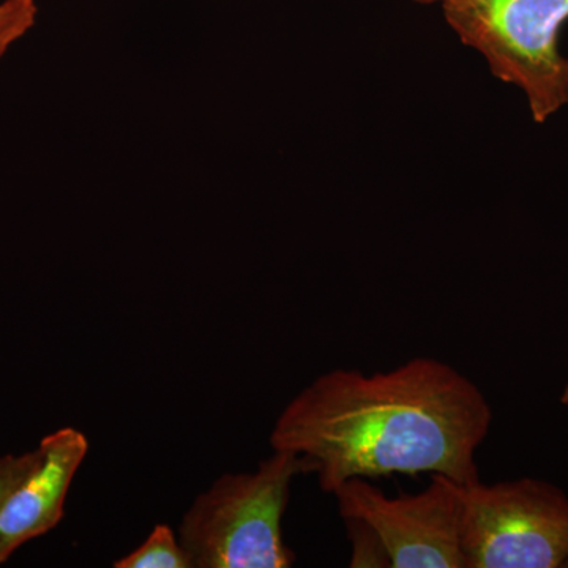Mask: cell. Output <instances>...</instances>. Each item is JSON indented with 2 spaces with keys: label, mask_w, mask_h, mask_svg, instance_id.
<instances>
[{
  "label": "cell",
  "mask_w": 568,
  "mask_h": 568,
  "mask_svg": "<svg viewBox=\"0 0 568 568\" xmlns=\"http://www.w3.org/2000/svg\"><path fill=\"white\" fill-rule=\"evenodd\" d=\"M560 403H562L564 406L568 407V384L566 388H564L562 395H560Z\"/></svg>",
  "instance_id": "30bf717a"
},
{
  "label": "cell",
  "mask_w": 568,
  "mask_h": 568,
  "mask_svg": "<svg viewBox=\"0 0 568 568\" xmlns=\"http://www.w3.org/2000/svg\"><path fill=\"white\" fill-rule=\"evenodd\" d=\"M332 495L353 545L351 567L465 568L457 481L435 474L424 491L390 497L351 478Z\"/></svg>",
  "instance_id": "3957f363"
},
{
  "label": "cell",
  "mask_w": 568,
  "mask_h": 568,
  "mask_svg": "<svg viewBox=\"0 0 568 568\" xmlns=\"http://www.w3.org/2000/svg\"><path fill=\"white\" fill-rule=\"evenodd\" d=\"M31 470L0 506V566L22 545L62 521L67 495L89 452L88 436L73 426L44 436Z\"/></svg>",
  "instance_id": "8992f818"
},
{
  "label": "cell",
  "mask_w": 568,
  "mask_h": 568,
  "mask_svg": "<svg viewBox=\"0 0 568 568\" xmlns=\"http://www.w3.org/2000/svg\"><path fill=\"white\" fill-rule=\"evenodd\" d=\"M304 459L274 450L254 473L223 474L183 515L179 540L193 568H287L282 521Z\"/></svg>",
  "instance_id": "7a4b0ae2"
},
{
  "label": "cell",
  "mask_w": 568,
  "mask_h": 568,
  "mask_svg": "<svg viewBox=\"0 0 568 568\" xmlns=\"http://www.w3.org/2000/svg\"><path fill=\"white\" fill-rule=\"evenodd\" d=\"M567 567H568V562H567Z\"/></svg>",
  "instance_id": "7c38bea8"
},
{
  "label": "cell",
  "mask_w": 568,
  "mask_h": 568,
  "mask_svg": "<svg viewBox=\"0 0 568 568\" xmlns=\"http://www.w3.org/2000/svg\"><path fill=\"white\" fill-rule=\"evenodd\" d=\"M493 409L481 388L454 366L410 358L373 375L334 369L295 395L271 433L316 474L324 493L351 478L440 474L458 485L480 480L476 454Z\"/></svg>",
  "instance_id": "6da1fadb"
},
{
  "label": "cell",
  "mask_w": 568,
  "mask_h": 568,
  "mask_svg": "<svg viewBox=\"0 0 568 568\" xmlns=\"http://www.w3.org/2000/svg\"><path fill=\"white\" fill-rule=\"evenodd\" d=\"M36 457V448L22 455H3V457H0V506H2L3 499L9 496L11 489L17 487L21 478L31 470Z\"/></svg>",
  "instance_id": "9c48e42d"
},
{
  "label": "cell",
  "mask_w": 568,
  "mask_h": 568,
  "mask_svg": "<svg viewBox=\"0 0 568 568\" xmlns=\"http://www.w3.org/2000/svg\"><path fill=\"white\" fill-rule=\"evenodd\" d=\"M414 2L424 3V6H428V3H437L440 2V0H414Z\"/></svg>",
  "instance_id": "8fae6325"
},
{
  "label": "cell",
  "mask_w": 568,
  "mask_h": 568,
  "mask_svg": "<svg viewBox=\"0 0 568 568\" xmlns=\"http://www.w3.org/2000/svg\"><path fill=\"white\" fill-rule=\"evenodd\" d=\"M115 568H193L179 537L168 525H156L130 555L115 560Z\"/></svg>",
  "instance_id": "52a82bcc"
},
{
  "label": "cell",
  "mask_w": 568,
  "mask_h": 568,
  "mask_svg": "<svg viewBox=\"0 0 568 568\" xmlns=\"http://www.w3.org/2000/svg\"><path fill=\"white\" fill-rule=\"evenodd\" d=\"M466 47L487 59L497 80L525 93L534 122L568 104V58L559 48L568 0H440Z\"/></svg>",
  "instance_id": "277c9868"
},
{
  "label": "cell",
  "mask_w": 568,
  "mask_h": 568,
  "mask_svg": "<svg viewBox=\"0 0 568 568\" xmlns=\"http://www.w3.org/2000/svg\"><path fill=\"white\" fill-rule=\"evenodd\" d=\"M39 7L36 0L0 2V59L36 26Z\"/></svg>",
  "instance_id": "ba28073f"
},
{
  "label": "cell",
  "mask_w": 568,
  "mask_h": 568,
  "mask_svg": "<svg viewBox=\"0 0 568 568\" xmlns=\"http://www.w3.org/2000/svg\"><path fill=\"white\" fill-rule=\"evenodd\" d=\"M465 568H562L568 562V496L537 480L462 485Z\"/></svg>",
  "instance_id": "5b68a950"
}]
</instances>
